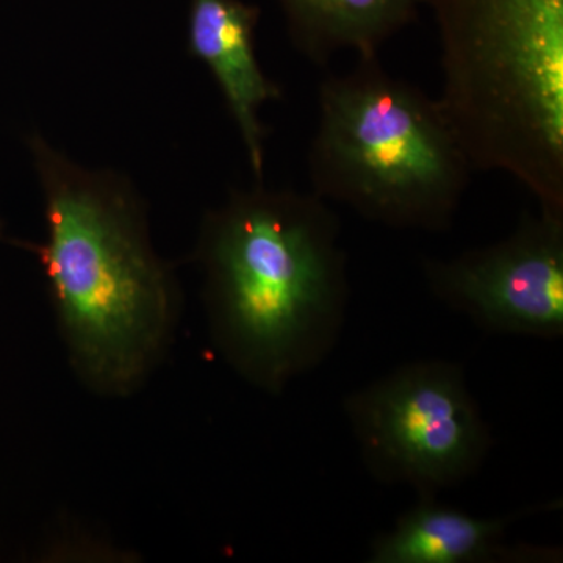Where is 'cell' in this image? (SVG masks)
Returning <instances> with one entry per match:
<instances>
[{
	"instance_id": "3957f363",
	"label": "cell",
	"mask_w": 563,
	"mask_h": 563,
	"mask_svg": "<svg viewBox=\"0 0 563 563\" xmlns=\"http://www.w3.org/2000/svg\"><path fill=\"white\" fill-rule=\"evenodd\" d=\"M444 117L474 172L563 214V0H429Z\"/></svg>"
},
{
	"instance_id": "52a82bcc",
	"label": "cell",
	"mask_w": 563,
	"mask_h": 563,
	"mask_svg": "<svg viewBox=\"0 0 563 563\" xmlns=\"http://www.w3.org/2000/svg\"><path fill=\"white\" fill-rule=\"evenodd\" d=\"M262 11L243 0H190L187 49L209 68L231 113L255 181H263L265 125L261 110L284 99L258 62L255 32Z\"/></svg>"
},
{
	"instance_id": "30bf717a",
	"label": "cell",
	"mask_w": 563,
	"mask_h": 563,
	"mask_svg": "<svg viewBox=\"0 0 563 563\" xmlns=\"http://www.w3.org/2000/svg\"><path fill=\"white\" fill-rule=\"evenodd\" d=\"M0 239H2V222H0Z\"/></svg>"
},
{
	"instance_id": "277c9868",
	"label": "cell",
	"mask_w": 563,
	"mask_h": 563,
	"mask_svg": "<svg viewBox=\"0 0 563 563\" xmlns=\"http://www.w3.org/2000/svg\"><path fill=\"white\" fill-rule=\"evenodd\" d=\"M307 169L324 201L385 228L424 232L451 228L474 173L439 101L379 57L321 81Z\"/></svg>"
},
{
	"instance_id": "9c48e42d",
	"label": "cell",
	"mask_w": 563,
	"mask_h": 563,
	"mask_svg": "<svg viewBox=\"0 0 563 563\" xmlns=\"http://www.w3.org/2000/svg\"><path fill=\"white\" fill-rule=\"evenodd\" d=\"M292 46L324 68L339 52L379 57L385 44L417 21L429 0H276Z\"/></svg>"
},
{
	"instance_id": "5b68a950",
	"label": "cell",
	"mask_w": 563,
	"mask_h": 563,
	"mask_svg": "<svg viewBox=\"0 0 563 563\" xmlns=\"http://www.w3.org/2000/svg\"><path fill=\"white\" fill-rule=\"evenodd\" d=\"M344 413L366 472L437 498L483 468L495 439L459 363L426 358L346 396Z\"/></svg>"
},
{
	"instance_id": "7a4b0ae2",
	"label": "cell",
	"mask_w": 563,
	"mask_h": 563,
	"mask_svg": "<svg viewBox=\"0 0 563 563\" xmlns=\"http://www.w3.org/2000/svg\"><path fill=\"white\" fill-rule=\"evenodd\" d=\"M192 262L211 343L244 383L279 396L335 350L350 269L339 214L313 191L232 190L203 214Z\"/></svg>"
},
{
	"instance_id": "8992f818",
	"label": "cell",
	"mask_w": 563,
	"mask_h": 563,
	"mask_svg": "<svg viewBox=\"0 0 563 563\" xmlns=\"http://www.w3.org/2000/svg\"><path fill=\"white\" fill-rule=\"evenodd\" d=\"M433 298L485 332L563 336V214H526L509 236L448 261L424 258Z\"/></svg>"
},
{
	"instance_id": "6da1fadb",
	"label": "cell",
	"mask_w": 563,
	"mask_h": 563,
	"mask_svg": "<svg viewBox=\"0 0 563 563\" xmlns=\"http://www.w3.org/2000/svg\"><path fill=\"white\" fill-rule=\"evenodd\" d=\"M29 147L46 240L24 247L43 266L70 369L92 395L131 398L172 350L179 279L155 251L146 203L128 177L85 168L40 133Z\"/></svg>"
},
{
	"instance_id": "ba28073f",
	"label": "cell",
	"mask_w": 563,
	"mask_h": 563,
	"mask_svg": "<svg viewBox=\"0 0 563 563\" xmlns=\"http://www.w3.org/2000/svg\"><path fill=\"white\" fill-rule=\"evenodd\" d=\"M559 509L558 501L533 506L503 517H474L437 498H418L399 515L390 531L369 544V563H525L558 562L555 548L507 547L510 525L542 510Z\"/></svg>"
}]
</instances>
